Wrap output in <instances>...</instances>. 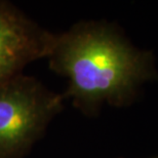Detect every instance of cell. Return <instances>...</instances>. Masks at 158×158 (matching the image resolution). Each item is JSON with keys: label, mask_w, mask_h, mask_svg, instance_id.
I'll return each instance as SVG.
<instances>
[{"label": "cell", "mask_w": 158, "mask_h": 158, "mask_svg": "<svg viewBox=\"0 0 158 158\" xmlns=\"http://www.w3.org/2000/svg\"><path fill=\"white\" fill-rule=\"evenodd\" d=\"M63 94L23 73L0 83V158H23L63 109Z\"/></svg>", "instance_id": "7a4b0ae2"}, {"label": "cell", "mask_w": 158, "mask_h": 158, "mask_svg": "<svg viewBox=\"0 0 158 158\" xmlns=\"http://www.w3.org/2000/svg\"><path fill=\"white\" fill-rule=\"evenodd\" d=\"M46 59L52 70L68 78L64 98L87 114L104 103L131 102L139 84L152 76L150 55L131 46L113 27L97 22L55 34Z\"/></svg>", "instance_id": "6da1fadb"}, {"label": "cell", "mask_w": 158, "mask_h": 158, "mask_svg": "<svg viewBox=\"0 0 158 158\" xmlns=\"http://www.w3.org/2000/svg\"><path fill=\"white\" fill-rule=\"evenodd\" d=\"M53 35L14 4L0 0V83L22 74L30 63L46 59Z\"/></svg>", "instance_id": "3957f363"}]
</instances>
